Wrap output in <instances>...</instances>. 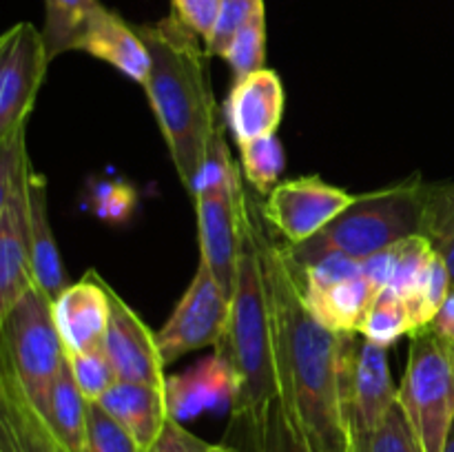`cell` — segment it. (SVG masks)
<instances>
[{
	"instance_id": "obj_17",
	"label": "cell",
	"mask_w": 454,
	"mask_h": 452,
	"mask_svg": "<svg viewBox=\"0 0 454 452\" xmlns=\"http://www.w3.org/2000/svg\"><path fill=\"white\" fill-rule=\"evenodd\" d=\"M98 403L122 428H127L145 450L153 443V439L171 417L168 388H158V386L140 384V381L118 379Z\"/></svg>"
},
{
	"instance_id": "obj_33",
	"label": "cell",
	"mask_w": 454,
	"mask_h": 452,
	"mask_svg": "<svg viewBox=\"0 0 454 452\" xmlns=\"http://www.w3.org/2000/svg\"><path fill=\"white\" fill-rule=\"evenodd\" d=\"M211 448L213 443L186 430L177 417L171 415L145 452H211Z\"/></svg>"
},
{
	"instance_id": "obj_26",
	"label": "cell",
	"mask_w": 454,
	"mask_h": 452,
	"mask_svg": "<svg viewBox=\"0 0 454 452\" xmlns=\"http://www.w3.org/2000/svg\"><path fill=\"white\" fill-rule=\"evenodd\" d=\"M239 146V160H242L244 180L257 191L266 195L278 186L279 173L284 168V149L279 137L264 136L255 140L242 142Z\"/></svg>"
},
{
	"instance_id": "obj_32",
	"label": "cell",
	"mask_w": 454,
	"mask_h": 452,
	"mask_svg": "<svg viewBox=\"0 0 454 452\" xmlns=\"http://www.w3.org/2000/svg\"><path fill=\"white\" fill-rule=\"evenodd\" d=\"M220 4L222 0H173V13L186 27H191L207 44L213 29H215Z\"/></svg>"
},
{
	"instance_id": "obj_22",
	"label": "cell",
	"mask_w": 454,
	"mask_h": 452,
	"mask_svg": "<svg viewBox=\"0 0 454 452\" xmlns=\"http://www.w3.org/2000/svg\"><path fill=\"white\" fill-rule=\"evenodd\" d=\"M238 424H242L251 452H324L310 441L279 397L269 403L262 417Z\"/></svg>"
},
{
	"instance_id": "obj_3",
	"label": "cell",
	"mask_w": 454,
	"mask_h": 452,
	"mask_svg": "<svg viewBox=\"0 0 454 452\" xmlns=\"http://www.w3.org/2000/svg\"><path fill=\"white\" fill-rule=\"evenodd\" d=\"M255 213L257 204L248 198L242 226L238 286L231 300L224 335L215 346V359L229 377L235 421L257 419L279 394L273 319L257 242Z\"/></svg>"
},
{
	"instance_id": "obj_7",
	"label": "cell",
	"mask_w": 454,
	"mask_h": 452,
	"mask_svg": "<svg viewBox=\"0 0 454 452\" xmlns=\"http://www.w3.org/2000/svg\"><path fill=\"white\" fill-rule=\"evenodd\" d=\"M65 359V346L53 319V300L34 284L0 317V363L18 377L27 397L40 410Z\"/></svg>"
},
{
	"instance_id": "obj_36",
	"label": "cell",
	"mask_w": 454,
	"mask_h": 452,
	"mask_svg": "<svg viewBox=\"0 0 454 452\" xmlns=\"http://www.w3.org/2000/svg\"><path fill=\"white\" fill-rule=\"evenodd\" d=\"M211 452H239V450L233 446H226V443H213Z\"/></svg>"
},
{
	"instance_id": "obj_10",
	"label": "cell",
	"mask_w": 454,
	"mask_h": 452,
	"mask_svg": "<svg viewBox=\"0 0 454 452\" xmlns=\"http://www.w3.org/2000/svg\"><path fill=\"white\" fill-rule=\"evenodd\" d=\"M43 31L18 22L0 38V144L25 133L49 66Z\"/></svg>"
},
{
	"instance_id": "obj_15",
	"label": "cell",
	"mask_w": 454,
	"mask_h": 452,
	"mask_svg": "<svg viewBox=\"0 0 454 452\" xmlns=\"http://www.w3.org/2000/svg\"><path fill=\"white\" fill-rule=\"evenodd\" d=\"M284 87L278 71L260 69L242 80H235L226 100V124L235 142L273 136L282 122Z\"/></svg>"
},
{
	"instance_id": "obj_24",
	"label": "cell",
	"mask_w": 454,
	"mask_h": 452,
	"mask_svg": "<svg viewBox=\"0 0 454 452\" xmlns=\"http://www.w3.org/2000/svg\"><path fill=\"white\" fill-rule=\"evenodd\" d=\"M421 235L443 257L454 286V182L426 184Z\"/></svg>"
},
{
	"instance_id": "obj_35",
	"label": "cell",
	"mask_w": 454,
	"mask_h": 452,
	"mask_svg": "<svg viewBox=\"0 0 454 452\" xmlns=\"http://www.w3.org/2000/svg\"><path fill=\"white\" fill-rule=\"evenodd\" d=\"M443 452H454V419L450 425V433H448L446 437V443H443Z\"/></svg>"
},
{
	"instance_id": "obj_28",
	"label": "cell",
	"mask_w": 454,
	"mask_h": 452,
	"mask_svg": "<svg viewBox=\"0 0 454 452\" xmlns=\"http://www.w3.org/2000/svg\"><path fill=\"white\" fill-rule=\"evenodd\" d=\"M353 452H426L399 401L368 437L355 441Z\"/></svg>"
},
{
	"instance_id": "obj_9",
	"label": "cell",
	"mask_w": 454,
	"mask_h": 452,
	"mask_svg": "<svg viewBox=\"0 0 454 452\" xmlns=\"http://www.w3.org/2000/svg\"><path fill=\"white\" fill-rule=\"evenodd\" d=\"M397 393L384 346L366 339L362 332H346L341 394L353 446L386 419L397 403Z\"/></svg>"
},
{
	"instance_id": "obj_19",
	"label": "cell",
	"mask_w": 454,
	"mask_h": 452,
	"mask_svg": "<svg viewBox=\"0 0 454 452\" xmlns=\"http://www.w3.org/2000/svg\"><path fill=\"white\" fill-rule=\"evenodd\" d=\"M29 253L34 279L51 300H56L69 282L60 251L51 233L47 215V180L31 168L29 173Z\"/></svg>"
},
{
	"instance_id": "obj_11",
	"label": "cell",
	"mask_w": 454,
	"mask_h": 452,
	"mask_svg": "<svg viewBox=\"0 0 454 452\" xmlns=\"http://www.w3.org/2000/svg\"><path fill=\"white\" fill-rule=\"evenodd\" d=\"M229 310L231 300L217 284L215 275L200 260L198 270L173 315L155 332L164 363L168 366L191 350L217 346L229 322Z\"/></svg>"
},
{
	"instance_id": "obj_5",
	"label": "cell",
	"mask_w": 454,
	"mask_h": 452,
	"mask_svg": "<svg viewBox=\"0 0 454 452\" xmlns=\"http://www.w3.org/2000/svg\"><path fill=\"white\" fill-rule=\"evenodd\" d=\"M193 199L195 215H198L200 253H202L200 260L215 275L224 295L233 300L248 195L242 189L238 164L231 160L222 124L213 133L208 144L207 164Z\"/></svg>"
},
{
	"instance_id": "obj_30",
	"label": "cell",
	"mask_w": 454,
	"mask_h": 452,
	"mask_svg": "<svg viewBox=\"0 0 454 452\" xmlns=\"http://www.w3.org/2000/svg\"><path fill=\"white\" fill-rule=\"evenodd\" d=\"M74 379L87 401H100L102 394L118 381L114 366L106 357L105 348L84 350V353H65Z\"/></svg>"
},
{
	"instance_id": "obj_25",
	"label": "cell",
	"mask_w": 454,
	"mask_h": 452,
	"mask_svg": "<svg viewBox=\"0 0 454 452\" xmlns=\"http://www.w3.org/2000/svg\"><path fill=\"white\" fill-rule=\"evenodd\" d=\"M415 331H419V328H417L411 308L390 288H384L375 297V301L368 308L366 317H364L362 326H359V332L366 339L375 341V344L384 346V348L395 344L399 337L412 335Z\"/></svg>"
},
{
	"instance_id": "obj_8",
	"label": "cell",
	"mask_w": 454,
	"mask_h": 452,
	"mask_svg": "<svg viewBox=\"0 0 454 452\" xmlns=\"http://www.w3.org/2000/svg\"><path fill=\"white\" fill-rule=\"evenodd\" d=\"M29 173L20 133L0 144V317L35 284L29 253Z\"/></svg>"
},
{
	"instance_id": "obj_14",
	"label": "cell",
	"mask_w": 454,
	"mask_h": 452,
	"mask_svg": "<svg viewBox=\"0 0 454 452\" xmlns=\"http://www.w3.org/2000/svg\"><path fill=\"white\" fill-rule=\"evenodd\" d=\"M53 319L65 353L102 348L111 319L109 284L96 270H89L53 300Z\"/></svg>"
},
{
	"instance_id": "obj_21",
	"label": "cell",
	"mask_w": 454,
	"mask_h": 452,
	"mask_svg": "<svg viewBox=\"0 0 454 452\" xmlns=\"http://www.w3.org/2000/svg\"><path fill=\"white\" fill-rule=\"evenodd\" d=\"M87 406L89 401L80 393L69 362L65 359V366L58 372L56 381H53L51 390H49L47 401H44V406L38 412L47 421L49 428L58 434V439L71 452L84 450V439H87Z\"/></svg>"
},
{
	"instance_id": "obj_27",
	"label": "cell",
	"mask_w": 454,
	"mask_h": 452,
	"mask_svg": "<svg viewBox=\"0 0 454 452\" xmlns=\"http://www.w3.org/2000/svg\"><path fill=\"white\" fill-rule=\"evenodd\" d=\"M264 51H266V9L255 13L242 29L235 34L233 43L229 44L224 53V60L229 62L233 71V82L242 80L255 71L264 69Z\"/></svg>"
},
{
	"instance_id": "obj_1",
	"label": "cell",
	"mask_w": 454,
	"mask_h": 452,
	"mask_svg": "<svg viewBox=\"0 0 454 452\" xmlns=\"http://www.w3.org/2000/svg\"><path fill=\"white\" fill-rule=\"evenodd\" d=\"M255 224L273 319L278 397L315 446L324 452H353L341 394L346 332L324 326L309 308L295 266L286 248L266 233L260 207Z\"/></svg>"
},
{
	"instance_id": "obj_18",
	"label": "cell",
	"mask_w": 454,
	"mask_h": 452,
	"mask_svg": "<svg viewBox=\"0 0 454 452\" xmlns=\"http://www.w3.org/2000/svg\"><path fill=\"white\" fill-rule=\"evenodd\" d=\"M80 51H87L89 56L100 58L109 62L118 71H122L127 78L145 87L151 71V56L145 40L136 31V25L124 22L118 13L102 9L100 16L93 20L84 35Z\"/></svg>"
},
{
	"instance_id": "obj_13",
	"label": "cell",
	"mask_w": 454,
	"mask_h": 452,
	"mask_svg": "<svg viewBox=\"0 0 454 452\" xmlns=\"http://www.w3.org/2000/svg\"><path fill=\"white\" fill-rule=\"evenodd\" d=\"M109 300L111 319L102 348H105L118 379L168 388L167 377H164L167 363L158 348L155 332L111 286Z\"/></svg>"
},
{
	"instance_id": "obj_34",
	"label": "cell",
	"mask_w": 454,
	"mask_h": 452,
	"mask_svg": "<svg viewBox=\"0 0 454 452\" xmlns=\"http://www.w3.org/2000/svg\"><path fill=\"white\" fill-rule=\"evenodd\" d=\"M433 331L437 332L442 339L450 341V344H454V286L450 291V295L446 297V301H443V306L439 308L437 317L433 319Z\"/></svg>"
},
{
	"instance_id": "obj_6",
	"label": "cell",
	"mask_w": 454,
	"mask_h": 452,
	"mask_svg": "<svg viewBox=\"0 0 454 452\" xmlns=\"http://www.w3.org/2000/svg\"><path fill=\"white\" fill-rule=\"evenodd\" d=\"M397 401L421 448L443 452L454 419V344L442 339L430 323L411 335Z\"/></svg>"
},
{
	"instance_id": "obj_4",
	"label": "cell",
	"mask_w": 454,
	"mask_h": 452,
	"mask_svg": "<svg viewBox=\"0 0 454 452\" xmlns=\"http://www.w3.org/2000/svg\"><path fill=\"white\" fill-rule=\"evenodd\" d=\"M424 191L426 184L415 175L390 189L355 195L353 204L315 238L295 246L286 244L288 257L297 266H306L335 253L364 261L402 239L421 235Z\"/></svg>"
},
{
	"instance_id": "obj_16",
	"label": "cell",
	"mask_w": 454,
	"mask_h": 452,
	"mask_svg": "<svg viewBox=\"0 0 454 452\" xmlns=\"http://www.w3.org/2000/svg\"><path fill=\"white\" fill-rule=\"evenodd\" d=\"M0 452H71L49 428L18 377L0 363Z\"/></svg>"
},
{
	"instance_id": "obj_12",
	"label": "cell",
	"mask_w": 454,
	"mask_h": 452,
	"mask_svg": "<svg viewBox=\"0 0 454 452\" xmlns=\"http://www.w3.org/2000/svg\"><path fill=\"white\" fill-rule=\"evenodd\" d=\"M353 199L355 195L326 184L319 175H306L275 186L266 202L260 204V213L264 222L295 246L326 229Z\"/></svg>"
},
{
	"instance_id": "obj_23",
	"label": "cell",
	"mask_w": 454,
	"mask_h": 452,
	"mask_svg": "<svg viewBox=\"0 0 454 452\" xmlns=\"http://www.w3.org/2000/svg\"><path fill=\"white\" fill-rule=\"evenodd\" d=\"M44 47L49 60L65 51H80L89 27L102 13L100 0H44Z\"/></svg>"
},
{
	"instance_id": "obj_31",
	"label": "cell",
	"mask_w": 454,
	"mask_h": 452,
	"mask_svg": "<svg viewBox=\"0 0 454 452\" xmlns=\"http://www.w3.org/2000/svg\"><path fill=\"white\" fill-rule=\"evenodd\" d=\"M260 12H264V0H222L215 29L207 43L208 56L224 58L235 34Z\"/></svg>"
},
{
	"instance_id": "obj_29",
	"label": "cell",
	"mask_w": 454,
	"mask_h": 452,
	"mask_svg": "<svg viewBox=\"0 0 454 452\" xmlns=\"http://www.w3.org/2000/svg\"><path fill=\"white\" fill-rule=\"evenodd\" d=\"M82 452H145V448L100 403L89 401L87 439Z\"/></svg>"
},
{
	"instance_id": "obj_2",
	"label": "cell",
	"mask_w": 454,
	"mask_h": 452,
	"mask_svg": "<svg viewBox=\"0 0 454 452\" xmlns=\"http://www.w3.org/2000/svg\"><path fill=\"white\" fill-rule=\"evenodd\" d=\"M151 56L145 82L151 109L176 171L191 195L202 177L208 144L220 127L207 75V44L176 13L155 25H136Z\"/></svg>"
},
{
	"instance_id": "obj_20",
	"label": "cell",
	"mask_w": 454,
	"mask_h": 452,
	"mask_svg": "<svg viewBox=\"0 0 454 452\" xmlns=\"http://www.w3.org/2000/svg\"><path fill=\"white\" fill-rule=\"evenodd\" d=\"M375 297V288L362 273L350 275L317 291H304V300L315 317L335 332H359Z\"/></svg>"
}]
</instances>
